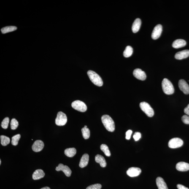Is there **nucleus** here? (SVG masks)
Returning <instances> with one entry per match:
<instances>
[{"instance_id": "nucleus-31", "label": "nucleus", "mask_w": 189, "mask_h": 189, "mask_svg": "<svg viewBox=\"0 0 189 189\" xmlns=\"http://www.w3.org/2000/svg\"><path fill=\"white\" fill-rule=\"evenodd\" d=\"M102 186L100 184H95L90 186L87 187L86 189H101Z\"/></svg>"}, {"instance_id": "nucleus-5", "label": "nucleus", "mask_w": 189, "mask_h": 189, "mask_svg": "<svg viewBox=\"0 0 189 189\" xmlns=\"http://www.w3.org/2000/svg\"><path fill=\"white\" fill-rule=\"evenodd\" d=\"M67 121V117L66 114L61 112L58 113L55 121L56 125L58 126H63L66 124Z\"/></svg>"}, {"instance_id": "nucleus-34", "label": "nucleus", "mask_w": 189, "mask_h": 189, "mask_svg": "<svg viewBox=\"0 0 189 189\" xmlns=\"http://www.w3.org/2000/svg\"><path fill=\"white\" fill-rule=\"evenodd\" d=\"M133 131L131 130H128L126 133V139L127 140H129L131 138L132 134Z\"/></svg>"}, {"instance_id": "nucleus-25", "label": "nucleus", "mask_w": 189, "mask_h": 189, "mask_svg": "<svg viewBox=\"0 0 189 189\" xmlns=\"http://www.w3.org/2000/svg\"><path fill=\"white\" fill-rule=\"evenodd\" d=\"M81 131L84 139H88L90 137V132L89 128H87V126L85 125V127L82 128Z\"/></svg>"}, {"instance_id": "nucleus-24", "label": "nucleus", "mask_w": 189, "mask_h": 189, "mask_svg": "<svg viewBox=\"0 0 189 189\" xmlns=\"http://www.w3.org/2000/svg\"><path fill=\"white\" fill-rule=\"evenodd\" d=\"M133 52V48L130 46H127L123 52V55L125 58H128L131 56Z\"/></svg>"}, {"instance_id": "nucleus-7", "label": "nucleus", "mask_w": 189, "mask_h": 189, "mask_svg": "<svg viewBox=\"0 0 189 189\" xmlns=\"http://www.w3.org/2000/svg\"><path fill=\"white\" fill-rule=\"evenodd\" d=\"M183 144V141L178 138H174L172 139L168 142V145L169 147L172 149L180 147Z\"/></svg>"}, {"instance_id": "nucleus-11", "label": "nucleus", "mask_w": 189, "mask_h": 189, "mask_svg": "<svg viewBox=\"0 0 189 189\" xmlns=\"http://www.w3.org/2000/svg\"><path fill=\"white\" fill-rule=\"evenodd\" d=\"M142 171L140 168L138 167H132L128 169L126 172V174L130 177H136L139 176L141 174Z\"/></svg>"}, {"instance_id": "nucleus-10", "label": "nucleus", "mask_w": 189, "mask_h": 189, "mask_svg": "<svg viewBox=\"0 0 189 189\" xmlns=\"http://www.w3.org/2000/svg\"><path fill=\"white\" fill-rule=\"evenodd\" d=\"M133 75L136 78L141 80H145L147 77L145 72L139 68L134 70L133 71Z\"/></svg>"}, {"instance_id": "nucleus-35", "label": "nucleus", "mask_w": 189, "mask_h": 189, "mask_svg": "<svg viewBox=\"0 0 189 189\" xmlns=\"http://www.w3.org/2000/svg\"><path fill=\"white\" fill-rule=\"evenodd\" d=\"M184 112L187 115L189 116V104L184 110Z\"/></svg>"}, {"instance_id": "nucleus-17", "label": "nucleus", "mask_w": 189, "mask_h": 189, "mask_svg": "<svg viewBox=\"0 0 189 189\" xmlns=\"http://www.w3.org/2000/svg\"><path fill=\"white\" fill-rule=\"evenodd\" d=\"M44 175H45V174L42 170L38 169L36 170L33 173L32 178L34 180H39V179L44 178Z\"/></svg>"}, {"instance_id": "nucleus-4", "label": "nucleus", "mask_w": 189, "mask_h": 189, "mask_svg": "<svg viewBox=\"0 0 189 189\" xmlns=\"http://www.w3.org/2000/svg\"><path fill=\"white\" fill-rule=\"evenodd\" d=\"M140 107L142 110L149 117H153L154 112L153 109L147 103L142 102L140 104Z\"/></svg>"}, {"instance_id": "nucleus-18", "label": "nucleus", "mask_w": 189, "mask_h": 189, "mask_svg": "<svg viewBox=\"0 0 189 189\" xmlns=\"http://www.w3.org/2000/svg\"><path fill=\"white\" fill-rule=\"evenodd\" d=\"M156 182L158 189H168L165 182L162 178L160 177L157 178Z\"/></svg>"}, {"instance_id": "nucleus-30", "label": "nucleus", "mask_w": 189, "mask_h": 189, "mask_svg": "<svg viewBox=\"0 0 189 189\" xmlns=\"http://www.w3.org/2000/svg\"><path fill=\"white\" fill-rule=\"evenodd\" d=\"M9 120V117H6L1 122V126L4 129H6L8 127Z\"/></svg>"}, {"instance_id": "nucleus-15", "label": "nucleus", "mask_w": 189, "mask_h": 189, "mask_svg": "<svg viewBox=\"0 0 189 189\" xmlns=\"http://www.w3.org/2000/svg\"><path fill=\"white\" fill-rule=\"evenodd\" d=\"M176 168L180 171H188L189 170V164L184 162H180L176 165Z\"/></svg>"}, {"instance_id": "nucleus-26", "label": "nucleus", "mask_w": 189, "mask_h": 189, "mask_svg": "<svg viewBox=\"0 0 189 189\" xmlns=\"http://www.w3.org/2000/svg\"><path fill=\"white\" fill-rule=\"evenodd\" d=\"M1 144L4 146L7 145L10 142V140L9 138L5 136H1Z\"/></svg>"}, {"instance_id": "nucleus-37", "label": "nucleus", "mask_w": 189, "mask_h": 189, "mask_svg": "<svg viewBox=\"0 0 189 189\" xmlns=\"http://www.w3.org/2000/svg\"><path fill=\"white\" fill-rule=\"evenodd\" d=\"M40 189H50L49 187H43V188H41Z\"/></svg>"}, {"instance_id": "nucleus-3", "label": "nucleus", "mask_w": 189, "mask_h": 189, "mask_svg": "<svg viewBox=\"0 0 189 189\" xmlns=\"http://www.w3.org/2000/svg\"><path fill=\"white\" fill-rule=\"evenodd\" d=\"M87 74L91 81L95 85L98 87H101L103 85V82L100 76L95 73V71H89L87 72Z\"/></svg>"}, {"instance_id": "nucleus-13", "label": "nucleus", "mask_w": 189, "mask_h": 189, "mask_svg": "<svg viewBox=\"0 0 189 189\" xmlns=\"http://www.w3.org/2000/svg\"><path fill=\"white\" fill-rule=\"evenodd\" d=\"M44 147L43 142L41 140H37L35 141L32 146V149L34 151L39 152L42 151Z\"/></svg>"}, {"instance_id": "nucleus-23", "label": "nucleus", "mask_w": 189, "mask_h": 189, "mask_svg": "<svg viewBox=\"0 0 189 189\" xmlns=\"http://www.w3.org/2000/svg\"><path fill=\"white\" fill-rule=\"evenodd\" d=\"M17 30V28L15 26H8L4 27L1 28V32L3 34H6L15 31Z\"/></svg>"}, {"instance_id": "nucleus-22", "label": "nucleus", "mask_w": 189, "mask_h": 189, "mask_svg": "<svg viewBox=\"0 0 189 189\" xmlns=\"http://www.w3.org/2000/svg\"><path fill=\"white\" fill-rule=\"evenodd\" d=\"M77 150L75 148H69L65 151V155L68 157H72L76 155Z\"/></svg>"}, {"instance_id": "nucleus-36", "label": "nucleus", "mask_w": 189, "mask_h": 189, "mask_svg": "<svg viewBox=\"0 0 189 189\" xmlns=\"http://www.w3.org/2000/svg\"><path fill=\"white\" fill-rule=\"evenodd\" d=\"M177 187L178 189H189L187 187L181 185V184H178L177 185Z\"/></svg>"}, {"instance_id": "nucleus-33", "label": "nucleus", "mask_w": 189, "mask_h": 189, "mask_svg": "<svg viewBox=\"0 0 189 189\" xmlns=\"http://www.w3.org/2000/svg\"><path fill=\"white\" fill-rule=\"evenodd\" d=\"M141 133L139 132H136L133 136V139L135 141H137L141 139Z\"/></svg>"}, {"instance_id": "nucleus-12", "label": "nucleus", "mask_w": 189, "mask_h": 189, "mask_svg": "<svg viewBox=\"0 0 189 189\" xmlns=\"http://www.w3.org/2000/svg\"><path fill=\"white\" fill-rule=\"evenodd\" d=\"M57 171H62L64 172L65 175L68 177H70L71 174V171L70 168L66 165H64L62 163H60L56 168Z\"/></svg>"}, {"instance_id": "nucleus-20", "label": "nucleus", "mask_w": 189, "mask_h": 189, "mask_svg": "<svg viewBox=\"0 0 189 189\" xmlns=\"http://www.w3.org/2000/svg\"><path fill=\"white\" fill-rule=\"evenodd\" d=\"M141 20L139 18H137L135 20L132 27V30L134 33L137 32L139 31L141 25Z\"/></svg>"}, {"instance_id": "nucleus-1", "label": "nucleus", "mask_w": 189, "mask_h": 189, "mask_svg": "<svg viewBox=\"0 0 189 189\" xmlns=\"http://www.w3.org/2000/svg\"><path fill=\"white\" fill-rule=\"evenodd\" d=\"M102 121L106 129L112 132L115 130V123L113 120L109 115H104L102 117Z\"/></svg>"}, {"instance_id": "nucleus-32", "label": "nucleus", "mask_w": 189, "mask_h": 189, "mask_svg": "<svg viewBox=\"0 0 189 189\" xmlns=\"http://www.w3.org/2000/svg\"><path fill=\"white\" fill-rule=\"evenodd\" d=\"M182 120L184 123L186 124H189V116L184 115L182 117Z\"/></svg>"}, {"instance_id": "nucleus-14", "label": "nucleus", "mask_w": 189, "mask_h": 189, "mask_svg": "<svg viewBox=\"0 0 189 189\" xmlns=\"http://www.w3.org/2000/svg\"><path fill=\"white\" fill-rule=\"evenodd\" d=\"M189 56V50H186L177 52L175 55V58L177 60H182Z\"/></svg>"}, {"instance_id": "nucleus-9", "label": "nucleus", "mask_w": 189, "mask_h": 189, "mask_svg": "<svg viewBox=\"0 0 189 189\" xmlns=\"http://www.w3.org/2000/svg\"><path fill=\"white\" fill-rule=\"evenodd\" d=\"M178 85L179 89L185 94L189 93V86L185 80L181 79L179 81Z\"/></svg>"}, {"instance_id": "nucleus-8", "label": "nucleus", "mask_w": 189, "mask_h": 189, "mask_svg": "<svg viewBox=\"0 0 189 189\" xmlns=\"http://www.w3.org/2000/svg\"><path fill=\"white\" fill-rule=\"evenodd\" d=\"M162 32V26L161 25L158 24L155 27L152 32L151 36L154 40H156L159 38Z\"/></svg>"}, {"instance_id": "nucleus-29", "label": "nucleus", "mask_w": 189, "mask_h": 189, "mask_svg": "<svg viewBox=\"0 0 189 189\" xmlns=\"http://www.w3.org/2000/svg\"><path fill=\"white\" fill-rule=\"evenodd\" d=\"M11 128L12 130H15L18 128V122L15 118H13L11 122Z\"/></svg>"}, {"instance_id": "nucleus-27", "label": "nucleus", "mask_w": 189, "mask_h": 189, "mask_svg": "<svg viewBox=\"0 0 189 189\" xmlns=\"http://www.w3.org/2000/svg\"><path fill=\"white\" fill-rule=\"evenodd\" d=\"M100 149L106 156L110 157V156L111 153L109 150V148L106 144H102L101 145Z\"/></svg>"}, {"instance_id": "nucleus-19", "label": "nucleus", "mask_w": 189, "mask_h": 189, "mask_svg": "<svg viewBox=\"0 0 189 189\" xmlns=\"http://www.w3.org/2000/svg\"><path fill=\"white\" fill-rule=\"evenodd\" d=\"M89 161V155L88 154L85 153L83 155L81 158L79 166L81 168H84L88 164Z\"/></svg>"}, {"instance_id": "nucleus-2", "label": "nucleus", "mask_w": 189, "mask_h": 189, "mask_svg": "<svg viewBox=\"0 0 189 189\" xmlns=\"http://www.w3.org/2000/svg\"><path fill=\"white\" fill-rule=\"evenodd\" d=\"M162 87L163 92L167 95L172 94L174 93V85L167 79H163L162 82Z\"/></svg>"}, {"instance_id": "nucleus-38", "label": "nucleus", "mask_w": 189, "mask_h": 189, "mask_svg": "<svg viewBox=\"0 0 189 189\" xmlns=\"http://www.w3.org/2000/svg\"><path fill=\"white\" fill-rule=\"evenodd\" d=\"M1 160H0V164L1 165Z\"/></svg>"}, {"instance_id": "nucleus-21", "label": "nucleus", "mask_w": 189, "mask_h": 189, "mask_svg": "<svg viewBox=\"0 0 189 189\" xmlns=\"http://www.w3.org/2000/svg\"><path fill=\"white\" fill-rule=\"evenodd\" d=\"M95 160L97 163H99L102 167H105L106 166V163L104 157L100 155L95 156Z\"/></svg>"}, {"instance_id": "nucleus-16", "label": "nucleus", "mask_w": 189, "mask_h": 189, "mask_svg": "<svg viewBox=\"0 0 189 189\" xmlns=\"http://www.w3.org/2000/svg\"><path fill=\"white\" fill-rule=\"evenodd\" d=\"M186 42L185 40L182 39H179L175 40L172 44V47L178 49L185 46Z\"/></svg>"}, {"instance_id": "nucleus-6", "label": "nucleus", "mask_w": 189, "mask_h": 189, "mask_svg": "<svg viewBox=\"0 0 189 189\" xmlns=\"http://www.w3.org/2000/svg\"><path fill=\"white\" fill-rule=\"evenodd\" d=\"M73 108L79 112H85L87 110V106L83 102L79 100L75 101L71 104Z\"/></svg>"}, {"instance_id": "nucleus-28", "label": "nucleus", "mask_w": 189, "mask_h": 189, "mask_svg": "<svg viewBox=\"0 0 189 189\" xmlns=\"http://www.w3.org/2000/svg\"><path fill=\"white\" fill-rule=\"evenodd\" d=\"M20 137H21V136L20 134H17L13 137L11 141L12 145L14 146H16L18 145Z\"/></svg>"}]
</instances>
